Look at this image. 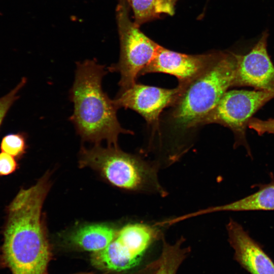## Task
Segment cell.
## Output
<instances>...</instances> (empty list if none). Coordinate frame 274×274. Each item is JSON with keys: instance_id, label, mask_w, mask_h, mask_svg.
Returning a JSON list of instances; mask_svg holds the SVG:
<instances>
[{"instance_id": "obj_5", "label": "cell", "mask_w": 274, "mask_h": 274, "mask_svg": "<svg viewBox=\"0 0 274 274\" xmlns=\"http://www.w3.org/2000/svg\"><path fill=\"white\" fill-rule=\"evenodd\" d=\"M116 18L120 41V56L117 63L109 67L111 72L120 74V89L136 82L143 69L150 62L160 45L143 32L140 26L130 18V9L123 1H118Z\"/></svg>"}, {"instance_id": "obj_18", "label": "cell", "mask_w": 274, "mask_h": 274, "mask_svg": "<svg viewBox=\"0 0 274 274\" xmlns=\"http://www.w3.org/2000/svg\"><path fill=\"white\" fill-rule=\"evenodd\" d=\"M18 167V164L13 156L3 152L0 153V176L11 174Z\"/></svg>"}, {"instance_id": "obj_10", "label": "cell", "mask_w": 274, "mask_h": 274, "mask_svg": "<svg viewBox=\"0 0 274 274\" xmlns=\"http://www.w3.org/2000/svg\"><path fill=\"white\" fill-rule=\"evenodd\" d=\"M234 259L251 274H274V262L243 226L233 219L227 224Z\"/></svg>"}, {"instance_id": "obj_15", "label": "cell", "mask_w": 274, "mask_h": 274, "mask_svg": "<svg viewBox=\"0 0 274 274\" xmlns=\"http://www.w3.org/2000/svg\"><path fill=\"white\" fill-rule=\"evenodd\" d=\"M0 148L2 152L6 153L14 158H20L25 153L26 138L22 133H10L2 140Z\"/></svg>"}, {"instance_id": "obj_2", "label": "cell", "mask_w": 274, "mask_h": 274, "mask_svg": "<svg viewBox=\"0 0 274 274\" xmlns=\"http://www.w3.org/2000/svg\"><path fill=\"white\" fill-rule=\"evenodd\" d=\"M49 175L21 188L7 207L1 258L12 274H47L51 252L42 223Z\"/></svg>"}, {"instance_id": "obj_1", "label": "cell", "mask_w": 274, "mask_h": 274, "mask_svg": "<svg viewBox=\"0 0 274 274\" xmlns=\"http://www.w3.org/2000/svg\"><path fill=\"white\" fill-rule=\"evenodd\" d=\"M236 53L223 51L206 72L184 86L162 114L148 148L157 151L166 164L178 161L189 150L207 116L228 89L234 87Z\"/></svg>"}, {"instance_id": "obj_9", "label": "cell", "mask_w": 274, "mask_h": 274, "mask_svg": "<svg viewBox=\"0 0 274 274\" xmlns=\"http://www.w3.org/2000/svg\"><path fill=\"white\" fill-rule=\"evenodd\" d=\"M268 37L265 31L247 54H236L234 86H250L257 90L274 88V65L267 50Z\"/></svg>"}, {"instance_id": "obj_14", "label": "cell", "mask_w": 274, "mask_h": 274, "mask_svg": "<svg viewBox=\"0 0 274 274\" xmlns=\"http://www.w3.org/2000/svg\"><path fill=\"white\" fill-rule=\"evenodd\" d=\"M125 2L133 13L134 22L139 26L160 18L163 15H173L172 9L165 0H118Z\"/></svg>"}, {"instance_id": "obj_20", "label": "cell", "mask_w": 274, "mask_h": 274, "mask_svg": "<svg viewBox=\"0 0 274 274\" xmlns=\"http://www.w3.org/2000/svg\"><path fill=\"white\" fill-rule=\"evenodd\" d=\"M178 0H168V1L173 6H175Z\"/></svg>"}, {"instance_id": "obj_11", "label": "cell", "mask_w": 274, "mask_h": 274, "mask_svg": "<svg viewBox=\"0 0 274 274\" xmlns=\"http://www.w3.org/2000/svg\"><path fill=\"white\" fill-rule=\"evenodd\" d=\"M118 231L105 224H92L79 227L67 236L72 247L92 253L108 246L115 238Z\"/></svg>"}, {"instance_id": "obj_19", "label": "cell", "mask_w": 274, "mask_h": 274, "mask_svg": "<svg viewBox=\"0 0 274 274\" xmlns=\"http://www.w3.org/2000/svg\"><path fill=\"white\" fill-rule=\"evenodd\" d=\"M159 265V259L151 262L132 274H156Z\"/></svg>"}, {"instance_id": "obj_13", "label": "cell", "mask_w": 274, "mask_h": 274, "mask_svg": "<svg viewBox=\"0 0 274 274\" xmlns=\"http://www.w3.org/2000/svg\"><path fill=\"white\" fill-rule=\"evenodd\" d=\"M185 239L181 237L170 244L162 238V247L159 257V265L156 274H177L184 260L190 252L184 245Z\"/></svg>"}, {"instance_id": "obj_6", "label": "cell", "mask_w": 274, "mask_h": 274, "mask_svg": "<svg viewBox=\"0 0 274 274\" xmlns=\"http://www.w3.org/2000/svg\"><path fill=\"white\" fill-rule=\"evenodd\" d=\"M273 98L274 88L228 90L207 116L203 126L218 124L229 128L234 134V147L243 146L251 155L246 139L248 122L258 110Z\"/></svg>"}, {"instance_id": "obj_16", "label": "cell", "mask_w": 274, "mask_h": 274, "mask_svg": "<svg viewBox=\"0 0 274 274\" xmlns=\"http://www.w3.org/2000/svg\"><path fill=\"white\" fill-rule=\"evenodd\" d=\"M26 79L23 77L20 82L8 93L0 98V126L8 111L14 102L18 99V93L24 86Z\"/></svg>"}, {"instance_id": "obj_17", "label": "cell", "mask_w": 274, "mask_h": 274, "mask_svg": "<svg viewBox=\"0 0 274 274\" xmlns=\"http://www.w3.org/2000/svg\"><path fill=\"white\" fill-rule=\"evenodd\" d=\"M248 127L254 130L260 135L265 133L274 134V119L263 120L252 117L248 122Z\"/></svg>"}, {"instance_id": "obj_4", "label": "cell", "mask_w": 274, "mask_h": 274, "mask_svg": "<svg viewBox=\"0 0 274 274\" xmlns=\"http://www.w3.org/2000/svg\"><path fill=\"white\" fill-rule=\"evenodd\" d=\"M79 164L98 171L119 188L162 196L167 194L159 181V165L156 162L125 153L118 146L103 148L97 144L90 149L83 147Z\"/></svg>"}, {"instance_id": "obj_8", "label": "cell", "mask_w": 274, "mask_h": 274, "mask_svg": "<svg viewBox=\"0 0 274 274\" xmlns=\"http://www.w3.org/2000/svg\"><path fill=\"white\" fill-rule=\"evenodd\" d=\"M222 51L213 50L199 54H187L160 46L140 76L163 73L175 77L178 85L184 86L208 70L219 57Z\"/></svg>"}, {"instance_id": "obj_3", "label": "cell", "mask_w": 274, "mask_h": 274, "mask_svg": "<svg viewBox=\"0 0 274 274\" xmlns=\"http://www.w3.org/2000/svg\"><path fill=\"white\" fill-rule=\"evenodd\" d=\"M107 73L105 65L95 59L77 63L70 92L74 106L70 119L83 140L96 145L106 140L109 146H118L120 133L133 132L121 127L117 117L118 109L102 89V79Z\"/></svg>"}, {"instance_id": "obj_21", "label": "cell", "mask_w": 274, "mask_h": 274, "mask_svg": "<svg viewBox=\"0 0 274 274\" xmlns=\"http://www.w3.org/2000/svg\"><path fill=\"white\" fill-rule=\"evenodd\" d=\"M76 274H97V273H94L92 272H82V273H76Z\"/></svg>"}, {"instance_id": "obj_7", "label": "cell", "mask_w": 274, "mask_h": 274, "mask_svg": "<svg viewBox=\"0 0 274 274\" xmlns=\"http://www.w3.org/2000/svg\"><path fill=\"white\" fill-rule=\"evenodd\" d=\"M180 90L179 85L169 89L136 82L120 89L113 101L118 109H130L140 114L149 126L151 135L157 129L164 110L174 102Z\"/></svg>"}, {"instance_id": "obj_12", "label": "cell", "mask_w": 274, "mask_h": 274, "mask_svg": "<svg viewBox=\"0 0 274 274\" xmlns=\"http://www.w3.org/2000/svg\"><path fill=\"white\" fill-rule=\"evenodd\" d=\"M274 210V181L261 185L255 193L234 202L209 207L187 214L189 218L204 214L223 211Z\"/></svg>"}]
</instances>
